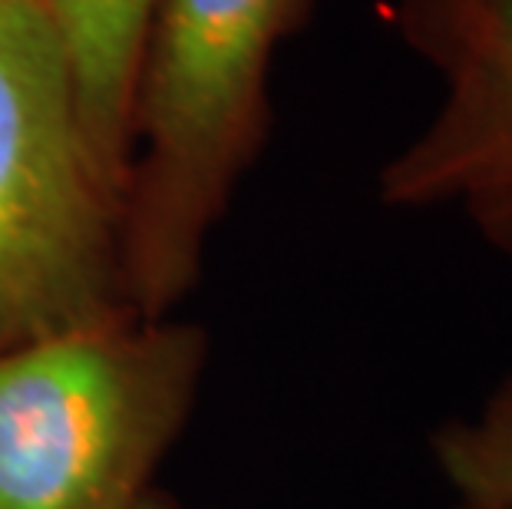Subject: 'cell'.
Returning <instances> with one entry per match:
<instances>
[{
	"instance_id": "5b68a950",
	"label": "cell",
	"mask_w": 512,
	"mask_h": 509,
	"mask_svg": "<svg viewBox=\"0 0 512 509\" xmlns=\"http://www.w3.org/2000/svg\"><path fill=\"white\" fill-rule=\"evenodd\" d=\"M67 60L76 113L106 182L123 199L133 96L159 0H37Z\"/></svg>"
},
{
	"instance_id": "ba28073f",
	"label": "cell",
	"mask_w": 512,
	"mask_h": 509,
	"mask_svg": "<svg viewBox=\"0 0 512 509\" xmlns=\"http://www.w3.org/2000/svg\"><path fill=\"white\" fill-rule=\"evenodd\" d=\"M453 509H476V506H453Z\"/></svg>"
},
{
	"instance_id": "7a4b0ae2",
	"label": "cell",
	"mask_w": 512,
	"mask_h": 509,
	"mask_svg": "<svg viewBox=\"0 0 512 509\" xmlns=\"http://www.w3.org/2000/svg\"><path fill=\"white\" fill-rule=\"evenodd\" d=\"M209 357L202 324L133 308L0 348V509H136Z\"/></svg>"
},
{
	"instance_id": "8992f818",
	"label": "cell",
	"mask_w": 512,
	"mask_h": 509,
	"mask_svg": "<svg viewBox=\"0 0 512 509\" xmlns=\"http://www.w3.org/2000/svg\"><path fill=\"white\" fill-rule=\"evenodd\" d=\"M433 460L456 506L512 509V377L476 414L437 430Z\"/></svg>"
},
{
	"instance_id": "6da1fadb",
	"label": "cell",
	"mask_w": 512,
	"mask_h": 509,
	"mask_svg": "<svg viewBox=\"0 0 512 509\" xmlns=\"http://www.w3.org/2000/svg\"><path fill=\"white\" fill-rule=\"evenodd\" d=\"M298 4H156L119 199L123 295L136 314H176L199 285L212 235L265 139L271 60Z\"/></svg>"
},
{
	"instance_id": "277c9868",
	"label": "cell",
	"mask_w": 512,
	"mask_h": 509,
	"mask_svg": "<svg viewBox=\"0 0 512 509\" xmlns=\"http://www.w3.org/2000/svg\"><path fill=\"white\" fill-rule=\"evenodd\" d=\"M403 30L443 73L427 129L387 162L380 196L460 205L512 252V0H403Z\"/></svg>"
},
{
	"instance_id": "52a82bcc",
	"label": "cell",
	"mask_w": 512,
	"mask_h": 509,
	"mask_svg": "<svg viewBox=\"0 0 512 509\" xmlns=\"http://www.w3.org/2000/svg\"><path fill=\"white\" fill-rule=\"evenodd\" d=\"M136 509H189V506H182L179 500H172V496H166V493H149L143 503H139Z\"/></svg>"
},
{
	"instance_id": "3957f363",
	"label": "cell",
	"mask_w": 512,
	"mask_h": 509,
	"mask_svg": "<svg viewBox=\"0 0 512 509\" xmlns=\"http://www.w3.org/2000/svg\"><path fill=\"white\" fill-rule=\"evenodd\" d=\"M119 196L37 0H0V348L126 311Z\"/></svg>"
}]
</instances>
